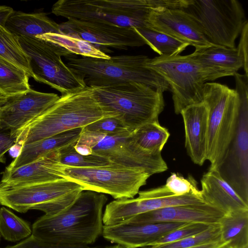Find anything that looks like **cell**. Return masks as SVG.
I'll use <instances>...</instances> for the list:
<instances>
[{
    "label": "cell",
    "mask_w": 248,
    "mask_h": 248,
    "mask_svg": "<svg viewBox=\"0 0 248 248\" xmlns=\"http://www.w3.org/2000/svg\"><path fill=\"white\" fill-rule=\"evenodd\" d=\"M107 201L104 194L83 190L64 211L38 217L31 226V234L52 243L92 245L102 235L103 209Z\"/></svg>",
    "instance_id": "6da1fadb"
},
{
    "label": "cell",
    "mask_w": 248,
    "mask_h": 248,
    "mask_svg": "<svg viewBox=\"0 0 248 248\" xmlns=\"http://www.w3.org/2000/svg\"><path fill=\"white\" fill-rule=\"evenodd\" d=\"M105 117H114L130 130L158 120L165 107L163 92L137 82L93 87Z\"/></svg>",
    "instance_id": "7a4b0ae2"
},
{
    "label": "cell",
    "mask_w": 248,
    "mask_h": 248,
    "mask_svg": "<svg viewBox=\"0 0 248 248\" xmlns=\"http://www.w3.org/2000/svg\"><path fill=\"white\" fill-rule=\"evenodd\" d=\"M105 115L94 97L92 87L62 94L57 101L30 124L17 144L21 145L71 129L84 127Z\"/></svg>",
    "instance_id": "3957f363"
},
{
    "label": "cell",
    "mask_w": 248,
    "mask_h": 248,
    "mask_svg": "<svg viewBox=\"0 0 248 248\" xmlns=\"http://www.w3.org/2000/svg\"><path fill=\"white\" fill-rule=\"evenodd\" d=\"M150 58L145 55H120L109 59L64 58L65 64L80 77L88 87L107 86L124 82H137L163 93L170 90L167 82L147 66Z\"/></svg>",
    "instance_id": "277c9868"
},
{
    "label": "cell",
    "mask_w": 248,
    "mask_h": 248,
    "mask_svg": "<svg viewBox=\"0 0 248 248\" xmlns=\"http://www.w3.org/2000/svg\"><path fill=\"white\" fill-rule=\"evenodd\" d=\"M166 5V0H59L53 5L51 12L68 19L148 27L151 10Z\"/></svg>",
    "instance_id": "5b68a950"
},
{
    "label": "cell",
    "mask_w": 248,
    "mask_h": 248,
    "mask_svg": "<svg viewBox=\"0 0 248 248\" xmlns=\"http://www.w3.org/2000/svg\"><path fill=\"white\" fill-rule=\"evenodd\" d=\"M203 97L208 111L206 160L209 169H216L237 128L239 98L235 89L216 82L204 83Z\"/></svg>",
    "instance_id": "8992f818"
},
{
    "label": "cell",
    "mask_w": 248,
    "mask_h": 248,
    "mask_svg": "<svg viewBox=\"0 0 248 248\" xmlns=\"http://www.w3.org/2000/svg\"><path fill=\"white\" fill-rule=\"evenodd\" d=\"M82 187L67 179L18 186L0 183V204L21 213L31 210L57 214L76 200Z\"/></svg>",
    "instance_id": "52a82bcc"
},
{
    "label": "cell",
    "mask_w": 248,
    "mask_h": 248,
    "mask_svg": "<svg viewBox=\"0 0 248 248\" xmlns=\"http://www.w3.org/2000/svg\"><path fill=\"white\" fill-rule=\"evenodd\" d=\"M60 171L64 179L78 184L83 190L107 194L115 200L134 198L151 176L143 170L114 163L90 168L61 164Z\"/></svg>",
    "instance_id": "ba28073f"
},
{
    "label": "cell",
    "mask_w": 248,
    "mask_h": 248,
    "mask_svg": "<svg viewBox=\"0 0 248 248\" xmlns=\"http://www.w3.org/2000/svg\"><path fill=\"white\" fill-rule=\"evenodd\" d=\"M190 15L211 44L234 48L247 21L237 0H186L181 9Z\"/></svg>",
    "instance_id": "9c48e42d"
},
{
    "label": "cell",
    "mask_w": 248,
    "mask_h": 248,
    "mask_svg": "<svg viewBox=\"0 0 248 248\" xmlns=\"http://www.w3.org/2000/svg\"><path fill=\"white\" fill-rule=\"evenodd\" d=\"M19 40L29 58L32 78L36 81L48 85L62 95L86 87L84 81L62 59L72 54L36 37L20 36Z\"/></svg>",
    "instance_id": "30bf717a"
},
{
    "label": "cell",
    "mask_w": 248,
    "mask_h": 248,
    "mask_svg": "<svg viewBox=\"0 0 248 248\" xmlns=\"http://www.w3.org/2000/svg\"><path fill=\"white\" fill-rule=\"evenodd\" d=\"M235 89L240 101L234 135L216 170L248 203V76L236 73Z\"/></svg>",
    "instance_id": "8fae6325"
},
{
    "label": "cell",
    "mask_w": 248,
    "mask_h": 248,
    "mask_svg": "<svg viewBox=\"0 0 248 248\" xmlns=\"http://www.w3.org/2000/svg\"><path fill=\"white\" fill-rule=\"evenodd\" d=\"M147 66L168 83L176 114L189 106L203 102L206 81L201 68L189 55L159 56L150 59Z\"/></svg>",
    "instance_id": "7c38bea8"
},
{
    "label": "cell",
    "mask_w": 248,
    "mask_h": 248,
    "mask_svg": "<svg viewBox=\"0 0 248 248\" xmlns=\"http://www.w3.org/2000/svg\"><path fill=\"white\" fill-rule=\"evenodd\" d=\"M131 134L110 136L82 129L76 143L91 148L92 153L107 157L114 163L143 170L150 176L168 170L161 153L141 148Z\"/></svg>",
    "instance_id": "4fadbf2b"
},
{
    "label": "cell",
    "mask_w": 248,
    "mask_h": 248,
    "mask_svg": "<svg viewBox=\"0 0 248 248\" xmlns=\"http://www.w3.org/2000/svg\"><path fill=\"white\" fill-rule=\"evenodd\" d=\"M138 194L136 198L115 200L107 204L103 212L104 225L123 223L140 214L169 206L206 203L201 190L176 196L165 185L139 191Z\"/></svg>",
    "instance_id": "5bb4252c"
},
{
    "label": "cell",
    "mask_w": 248,
    "mask_h": 248,
    "mask_svg": "<svg viewBox=\"0 0 248 248\" xmlns=\"http://www.w3.org/2000/svg\"><path fill=\"white\" fill-rule=\"evenodd\" d=\"M60 29L61 33L81 39L101 50L102 47L124 50L146 45L134 28L99 22L68 19L60 24Z\"/></svg>",
    "instance_id": "9a60e30c"
},
{
    "label": "cell",
    "mask_w": 248,
    "mask_h": 248,
    "mask_svg": "<svg viewBox=\"0 0 248 248\" xmlns=\"http://www.w3.org/2000/svg\"><path fill=\"white\" fill-rule=\"evenodd\" d=\"M59 98L56 93H42L31 89L7 97L0 107V124L10 130L17 140L26 128Z\"/></svg>",
    "instance_id": "2e32d148"
},
{
    "label": "cell",
    "mask_w": 248,
    "mask_h": 248,
    "mask_svg": "<svg viewBox=\"0 0 248 248\" xmlns=\"http://www.w3.org/2000/svg\"><path fill=\"white\" fill-rule=\"evenodd\" d=\"M147 28L194 46L195 49L213 45L206 39L193 18L181 9L151 10Z\"/></svg>",
    "instance_id": "e0dca14e"
},
{
    "label": "cell",
    "mask_w": 248,
    "mask_h": 248,
    "mask_svg": "<svg viewBox=\"0 0 248 248\" xmlns=\"http://www.w3.org/2000/svg\"><path fill=\"white\" fill-rule=\"evenodd\" d=\"M226 214L207 203L169 206L137 215L125 222L132 224L157 223H200L219 225Z\"/></svg>",
    "instance_id": "ac0fdd59"
},
{
    "label": "cell",
    "mask_w": 248,
    "mask_h": 248,
    "mask_svg": "<svg viewBox=\"0 0 248 248\" xmlns=\"http://www.w3.org/2000/svg\"><path fill=\"white\" fill-rule=\"evenodd\" d=\"M186 223L104 225L102 235L108 241L127 248L152 246L164 235Z\"/></svg>",
    "instance_id": "d6986e66"
},
{
    "label": "cell",
    "mask_w": 248,
    "mask_h": 248,
    "mask_svg": "<svg viewBox=\"0 0 248 248\" xmlns=\"http://www.w3.org/2000/svg\"><path fill=\"white\" fill-rule=\"evenodd\" d=\"M189 55L201 68L206 81L234 76L243 67L236 47L213 45L196 49Z\"/></svg>",
    "instance_id": "ffe728a7"
},
{
    "label": "cell",
    "mask_w": 248,
    "mask_h": 248,
    "mask_svg": "<svg viewBox=\"0 0 248 248\" xmlns=\"http://www.w3.org/2000/svg\"><path fill=\"white\" fill-rule=\"evenodd\" d=\"M185 132V147L195 164L202 166L206 160L208 137V108L204 102L189 106L180 112Z\"/></svg>",
    "instance_id": "44dd1931"
},
{
    "label": "cell",
    "mask_w": 248,
    "mask_h": 248,
    "mask_svg": "<svg viewBox=\"0 0 248 248\" xmlns=\"http://www.w3.org/2000/svg\"><path fill=\"white\" fill-rule=\"evenodd\" d=\"M61 165L59 150L53 151L24 166L5 169L1 173L0 183L18 186L64 179L60 171Z\"/></svg>",
    "instance_id": "7402d4cb"
},
{
    "label": "cell",
    "mask_w": 248,
    "mask_h": 248,
    "mask_svg": "<svg viewBox=\"0 0 248 248\" xmlns=\"http://www.w3.org/2000/svg\"><path fill=\"white\" fill-rule=\"evenodd\" d=\"M202 197L204 202L225 214L234 211L248 210L246 202L215 169H209L201 180Z\"/></svg>",
    "instance_id": "603a6c76"
},
{
    "label": "cell",
    "mask_w": 248,
    "mask_h": 248,
    "mask_svg": "<svg viewBox=\"0 0 248 248\" xmlns=\"http://www.w3.org/2000/svg\"><path fill=\"white\" fill-rule=\"evenodd\" d=\"M83 127L71 129L38 141L21 146L20 153L5 168L15 169L31 163L50 152L58 150L78 140Z\"/></svg>",
    "instance_id": "cb8c5ba5"
},
{
    "label": "cell",
    "mask_w": 248,
    "mask_h": 248,
    "mask_svg": "<svg viewBox=\"0 0 248 248\" xmlns=\"http://www.w3.org/2000/svg\"><path fill=\"white\" fill-rule=\"evenodd\" d=\"M4 26L18 37L34 38L47 33H61L60 24L44 12L26 13L14 10Z\"/></svg>",
    "instance_id": "d4e9b609"
},
{
    "label": "cell",
    "mask_w": 248,
    "mask_h": 248,
    "mask_svg": "<svg viewBox=\"0 0 248 248\" xmlns=\"http://www.w3.org/2000/svg\"><path fill=\"white\" fill-rule=\"evenodd\" d=\"M219 226L221 240L229 242L232 248H248V210L225 214Z\"/></svg>",
    "instance_id": "484cf974"
},
{
    "label": "cell",
    "mask_w": 248,
    "mask_h": 248,
    "mask_svg": "<svg viewBox=\"0 0 248 248\" xmlns=\"http://www.w3.org/2000/svg\"><path fill=\"white\" fill-rule=\"evenodd\" d=\"M36 38L58 46L70 53L83 57L109 59L110 56L94 45L79 38L69 35L47 33Z\"/></svg>",
    "instance_id": "4316f807"
},
{
    "label": "cell",
    "mask_w": 248,
    "mask_h": 248,
    "mask_svg": "<svg viewBox=\"0 0 248 248\" xmlns=\"http://www.w3.org/2000/svg\"><path fill=\"white\" fill-rule=\"evenodd\" d=\"M170 134L161 126L158 120L148 123L134 131L131 134L133 141L147 151L161 153Z\"/></svg>",
    "instance_id": "83f0119b"
},
{
    "label": "cell",
    "mask_w": 248,
    "mask_h": 248,
    "mask_svg": "<svg viewBox=\"0 0 248 248\" xmlns=\"http://www.w3.org/2000/svg\"><path fill=\"white\" fill-rule=\"evenodd\" d=\"M29 77L25 71L0 56V92L7 97L30 90Z\"/></svg>",
    "instance_id": "f1b7e54d"
},
{
    "label": "cell",
    "mask_w": 248,
    "mask_h": 248,
    "mask_svg": "<svg viewBox=\"0 0 248 248\" xmlns=\"http://www.w3.org/2000/svg\"><path fill=\"white\" fill-rule=\"evenodd\" d=\"M136 31L159 56H173L183 52L189 45L169 35L147 27L134 28Z\"/></svg>",
    "instance_id": "f546056e"
},
{
    "label": "cell",
    "mask_w": 248,
    "mask_h": 248,
    "mask_svg": "<svg viewBox=\"0 0 248 248\" xmlns=\"http://www.w3.org/2000/svg\"><path fill=\"white\" fill-rule=\"evenodd\" d=\"M0 56L32 77L29 58L23 49L19 37L0 24Z\"/></svg>",
    "instance_id": "4dcf8cb0"
},
{
    "label": "cell",
    "mask_w": 248,
    "mask_h": 248,
    "mask_svg": "<svg viewBox=\"0 0 248 248\" xmlns=\"http://www.w3.org/2000/svg\"><path fill=\"white\" fill-rule=\"evenodd\" d=\"M32 233L29 223L5 206L0 208V235L5 240L15 242L22 240Z\"/></svg>",
    "instance_id": "1f68e13d"
},
{
    "label": "cell",
    "mask_w": 248,
    "mask_h": 248,
    "mask_svg": "<svg viewBox=\"0 0 248 248\" xmlns=\"http://www.w3.org/2000/svg\"><path fill=\"white\" fill-rule=\"evenodd\" d=\"M75 143L59 150L61 164L72 167L90 168L105 166L113 163L108 158L93 153L89 155L80 154L74 148Z\"/></svg>",
    "instance_id": "d6a6232c"
},
{
    "label": "cell",
    "mask_w": 248,
    "mask_h": 248,
    "mask_svg": "<svg viewBox=\"0 0 248 248\" xmlns=\"http://www.w3.org/2000/svg\"><path fill=\"white\" fill-rule=\"evenodd\" d=\"M219 225L209 227L204 231L178 241L150 246V248H189L221 240Z\"/></svg>",
    "instance_id": "836d02e7"
},
{
    "label": "cell",
    "mask_w": 248,
    "mask_h": 248,
    "mask_svg": "<svg viewBox=\"0 0 248 248\" xmlns=\"http://www.w3.org/2000/svg\"><path fill=\"white\" fill-rule=\"evenodd\" d=\"M83 130L110 136H129L133 132L112 117H103L83 127Z\"/></svg>",
    "instance_id": "e575fe53"
},
{
    "label": "cell",
    "mask_w": 248,
    "mask_h": 248,
    "mask_svg": "<svg viewBox=\"0 0 248 248\" xmlns=\"http://www.w3.org/2000/svg\"><path fill=\"white\" fill-rule=\"evenodd\" d=\"M211 226H213L200 223H186L164 235L154 243L153 246L178 241L202 232Z\"/></svg>",
    "instance_id": "d590c367"
},
{
    "label": "cell",
    "mask_w": 248,
    "mask_h": 248,
    "mask_svg": "<svg viewBox=\"0 0 248 248\" xmlns=\"http://www.w3.org/2000/svg\"><path fill=\"white\" fill-rule=\"evenodd\" d=\"M165 186L172 194L176 196L200 191L197 182L191 175L185 178L178 173H172L167 179Z\"/></svg>",
    "instance_id": "8d00e7d4"
},
{
    "label": "cell",
    "mask_w": 248,
    "mask_h": 248,
    "mask_svg": "<svg viewBox=\"0 0 248 248\" xmlns=\"http://www.w3.org/2000/svg\"><path fill=\"white\" fill-rule=\"evenodd\" d=\"M3 248H93L89 246L67 245L52 243L35 237L32 234L13 246Z\"/></svg>",
    "instance_id": "74e56055"
},
{
    "label": "cell",
    "mask_w": 248,
    "mask_h": 248,
    "mask_svg": "<svg viewBox=\"0 0 248 248\" xmlns=\"http://www.w3.org/2000/svg\"><path fill=\"white\" fill-rule=\"evenodd\" d=\"M16 144L11 131L0 124V163H5V153Z\"/></svg>",
    "instance_id": "f35d334b"
},
{
    "label": "cell",
    "mask_w": 248,
    "mask_h": 248,
    "mask_svg": "<svg viewBox=\"0 0 248 248\" xmlns=\"http://www.w3.org/2000/svg\"><path fill=\"white\" fill-rule=\"evenodd\" d=\"M240 38L236 47L243 63L242 68L245 75L248 76V23L244 24L240 33Z\"/></svg>",
    "instance_id": "ab89813d"
},
{
    "label": "cell",
    "mask_w": 248,
    "mask_h": 248,
    "mask_svg": "<svg viewBox=\"0 0 248 248\" xmlns=\"http://www.w3.org/2000/svg\"><path fill=\"white\" fill-rule=\"evenodd\" d=\"M189 248H232L229 242L222 240Z\"/></svg>",
    "instance_id": "60d3db41"
},
{
    "label": "cell",
    "mask_w": 248,
    "mask_h": 248,
    "mask_svg": "<svg viewBox=\"0 0 248 248\" xmlns=\"http://www.w3.org/2000/svg\"><path fill=\"white\" fill-rule=\"evenodd\" d=\"M13 11L11 7L0 5V24L4 26L7 18Z\"/></svg>",
    "instance_id": "b9f144b4"
},
{
    "label": "cell",
    "mask_w": 248,
    "mask_h": 248,
    "mask_svg": "<svg viewBox=\"0 0 248 248\" xmlns=\"http://www.w3.org/2000/svg\"><path fill=\"white\" fill-rule=\"evenodd\" d=\"M7 96L0 92V107H1L6 102Z\"/></svg>",
    "instance_id": "7bdbcfd3"
},
{
    "label": "cell",
    "mask_w": 248,
    "mask_h": 248,
    "mask_svg": "<svg viewBox=\"0 0 248 248\" xmlns=\"http://www.w3.org/2000/svg\"><path fill=\"white\" fill-rule=\"evenodd\" d=\"M105 248H127L122 245L119 244H116L113 246H109L106 247Z\"/></svg>",
    "instance_id": "ee69618b"
},
{
    "label": "cell",
    "mask_w": 248,
    "mask_h": 248,
    "mask_svg": "<svg viewBox=\"0 0 248 248\" xmlns=\"http://www.w3.org/2000/svg\"><path fill=\"white\" fill-rule=\"evenodd\" d=\"M0 238H1V236H0Z\"/></svg>",
    "instance_id": "f6af8a7d"
},
{
    "label": "cell",
    "mask_w": 248,
    "mask_h": 248,
    "mask_svg": "<svg viewBox=\"0 0 248 248\" xmlns=\"http://www.w3.org/2000/svg\"></svg>",
    "instance_id": "bcb514c9"
},
{
    "label": "cell",
    "mask_w": 248,
    "mask_h": 248,
    "mask_svg": "<svg viewBox=\"0 0 248 248\" xmlns=\"http://www.w3.org/2000/svg\"><path fill=\"white\" fill-rule=\"evenodd\" d=\"M0 205H1V204H0Z\"/></svg>",
    "instance_id": "7dc6e473"
}]
</instances>
